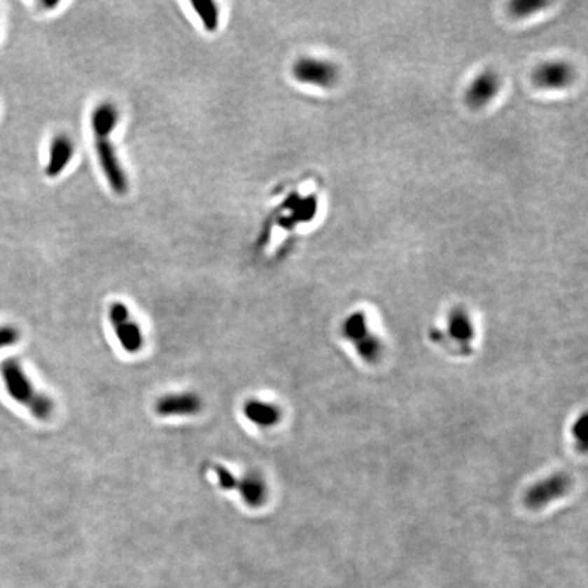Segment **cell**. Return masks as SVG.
<instances>
[{
    "instance_id": "1",
    "label": "cell",
    "mask_w": 588,
    "mask_h": 588,
    "mask_svg": "<svg viewBox=\"0 0 588 588\" xmlns=\"http://www.w3.org/2000/svg\"><path fill=\"white\" fill-rule=\"evenodd\" d=\"M118 123V108L112 101L98 102L90 114V130L98 166L109 189L116 195H125L128 191V177L112 139Z\"/></svg>"
},
{
    "instance_id": "2",
    "label": "cell",
    "mask_w": 588,
    "mask_h": 588,
    "mask_svg": "<svg viewBox=\"0 0 588 588\" xmlns=\"http://www.w3.org/2000/svg\"><path fill=\"white\" fill-rule=\"evenodd\" d=\"M1 377L7 394L17 403L25 406L33 417L46 421L53 414V402L46 394H41L33 385L32 380L25 374L24 368L15 358H7L0 367Z\"/></svg>"
},
{
    "instance_id": "3",
    "label": "cell",
    "mask_w": 588,
    "mask_h": 588,
    "mask_svg": "<svg viewBox=\"0 0 588 588\" xmlns=\"http://www.w3.org/2000/svg\"><path fill=\"white\" fill-rule=\"evenodd\" d=\"M212 471L215 472L219 488L224 491H235L249 508H259L266 502L268 494L267 484L259 472L248 471L241 477H235L232 471L221 465H214Z\"/></svg>"
},
{
    "instance_id": "4",
    "label": "cell",
    "mask_w": 588,
    "mask_h": 588,
    "mask_svg": "<svg viewBox=\"0 0 588 588\" xmlns=\"http://www.w3.org/2000/svg\"><path fill=\"white\" fill-rule=\"evenodd\" d=\"M292 76L300 85L329 89L336 85L339 79V70L331 60L315 56H304L293 63Z\"/></svg>"
},
{
    "instance_id": "5",
    "label": "cell",
    "mask_w": 588,
    "mask_h": 588,
    "mask_svg": "<svg viewBox=\"0 0 588 588\" xmlns=\"http://www.w3.org/2000/svg\"><path fill=\"white\" fill-rule=\"evenodd\" d=\"M108 320L123 350L130 354L139 353L144 345V336L128 306L121 301H114L108 308Z\"/></svg>"
},
{
    "instance_id": "6",
    "label": "cell",
    "mask_w": 588,
    "mask_h": 588,
    "mask_svg": "<svg viewBox=\"0 0 588 588\" xmlns=\"http://www.w3.org/2000/svg\"><path fill=\"white\" fill-rule=\"evenodd\" d=\"M501 90V76L494 70L479 72L465 90V101L472 109L489 105Z\"/></svg>"
},
{
    "instance_id": "7",
    "label": "cell",
    "mask_w": 588,
    "mask_h": 588,
    "mask_svg": "<svg viewBox=\"0 0 588 588\" xmlns=\"http://www.w3.org/2000/svg\"><path fill=\"white\" fill-rule=\"evenodd\" d=\"M202 407V398L192 391L166 394L160 397L154 404V410L160 417H192Z\"/></svg>"
},
{
    "instance_id": "8",
    "label": "cell",
    "mask_w": 588,
    "mask_h": 588,
    "mask_svg": "<svg viewBox=\"0 0 588 588\" xmlns=\"http://www.w3.org/2000/svg\"><path fill=\"white\" fill-rule=\"evenodd\" d=\"M575 78L573 69L564 60H546L533 72V82L542 90H563Z\"/></svg>"
},
{
    "instance_id": "9",
    "label": "cell",
    "mask_w": 588,
    "mask_h": 588,
    "mask_svg": "<svg viewBox=\"0 0 588 588\" xmlns=\"http://www.w3.org/2000/svg\"><path fill=\"white\" fill-rule=\"evenodd\" d=\"M343 332L348 338H350L357 343L358 350L364 358L374 360L377 354L380 353L376 338H374L372 334L369 335L364 313H352L343 324Z\"/></svg>"
},
{
    "instance_id": "10",
    "label": "cell",
    "mask_w": 588,
    "mask_h": 588,
    "mask_svg": "<svg viewBox=\"0 0 588 588\" xmlns=\"http://www.w3.org/2000/svg\"><path fill=\"white\" fill-rule=\"evenodd\" d=\"M75 154V144L67 134H57L52 138L48 150L46 175L48 177H57L70 165Z\"/></svg>"
},
{
    "instance_id": "11",
    "label": "cell",
    "mask_w": 588,
    "mask_h": 588,
    "mask_svg": "<svg viewBox=\"0 0 588 588\" xmlns=\"http://www.w3.org/2000/svg\"><path fill=\"white\" fill-rule=\"evenodd\" d=\"M569 479L561 475H553L540 482L538 485L533 486L530 492L526 495V502L531 508H541L543 505L552 502V500H557L568 491Z\"/></svg>"
},
{
    "instance_id": "12",
    "label": "cell",
    "mask_w": 588,
    "mask_h": 588,
    "mask_svg": "<svg viewBox=\"0 0 588 588\" xmlns=\"http://www.w3.org/2000/svg\"><path fill=\"white\" fill-rule=\"evenodd\" d=\"M244 417L258 428H273L281 421V410L277 404L267 400L248 399L242 406Z\"/></svg>"
},
{
    "instance_id": "13",
    "label": "cell",
    "mask_w": 588,
    "mask_h": 588,
    "mask_svg": "<svg viewBox=\"0 0 588 588\" xmlns=\"http://www.w3.org/2000/svg\"><path fill=\"white\" fill-rule=\"evenodd\" d=\"M191 7L193 8L195 14L198 15L200 24L203 26V29L209 33H214L218 30L219 27V20H221V13H219V6L212 1H191L189 3Z\"/></svg>"
},
{
    "instance_id": "14",
    "label": "cell",
    "mask_w": 588,
    "mask_h": 588,
    "mask_svg": "<svg viewBox=\"0 0 588 588\" xmlns=\"http://www.w3.org/2000/svg\"><path fill=\"white\" fill-rule=\"evenodd\" d=\"M448 331L453 341H458L460 345H467L472 338L470 317L462 309L453 310L448 319Z\"/></svg>"
},
{
    "instance_id": "15",
    "label": "cell",
    "mask_w": 588,
    "mask_h": 588,
    "mask_svg": "<svg viewBox=\"0 0 588 588\" xmlns=\"http://www.w3.org/2000/svg\"><path fill=\"white\" fill-rule=\"evenodd\" d=\"M20 341V332L13 326H0V350L15 345Z\"/></svg>"
},
{
    "instance_id": "16",
    "label": "cell",
    "mask_w": 588,
    "mask_h": 588,
    "mask_svg": "<svg viewBox=\"0 0 588 588\" xmlns=\"http://www.w3.org/2000/svg\"><path fill=\"white\" fill-rule=\"evenodd\" d=\"M543 6H545L543 1H517V3L511 4V8H512L514 13H517L520 17H523V15H527V14L535 11L537 8L543 7Z\"/></svg>"
}]
</instances>
